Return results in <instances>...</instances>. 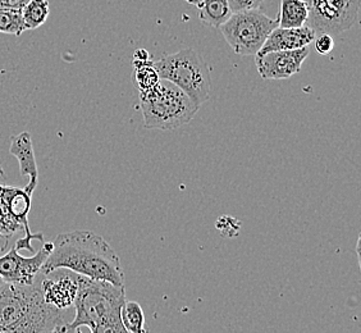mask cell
Masks as SVG:
<instances>
[{"label":"cell","mask_w":361,"mask_h":333,"mask_svg":"<svg viewBox=\"0 0 361 333\" xmlns=\"http://www.w3.org/2000/svg\"><path fill=\"white\" fill-rule=\"evenodd\" d=\"M59 268L91 279L125 286V276L117 253L104 238L91 231H71L56 236L40 274Z\"/></svg>","instance_id":"1"},{"label":"cell","mask_w":361,"mask_h":333,"mask_svg":"<svg viewBox=\"0 0 361 333\" xmlns=\"http://www.w3.org/2000/svg\"><path fill=\"white\" fill-rule=\"evenodd\" d=\"M63 310L45 303L42 279L0 285V333L66 332Z\"/></svg>","instance_id":"2"},{"label":"cell","mask_w":361,"mask_h":333,"mask_svg":"<svg viewBox=\"0 0 361 333\" xmlns=\"http://www.w3.org/2000/svg\"><path fill=\"white\" fill-rule=\"evenodd\" d=\"M125 301V286L80 276L73 303L76 314L67 323L66 332H76L81 327H87L92 333H127L121 320Z\"/></svg>","instance_id":"3"},{"label":"cell","mask_w":361,"mask_h":333,"mask_svg":"<svg viewBox=\"0 0 361 333\" xmlns=\"http://www.w3.org/2000/svg\"><path fill=\"white\" fill-rule=\"evenodd\" d=\"M140 108L146 128L169 131L190 123L200 107L180 87L160 80L153 89L140 92Z\"/></svg>","instance_id":"4"},{"label":"cell","mask_w":361,"mask_h":333,"mask_svg":"<svg viewBox=\"0 0 361 333\" xmlns=\"http://www.w3.org/2000/svg\"><path fill=\"white\" fill-rule=\"evenodd\" d=\"M153 66L160 80H166L180 87L197 107L204 104L210 97V68L194 49H182L173 54H166L153 61Z\"/></svg>","instance_id":"5"},{"label":"cell","mask_w":361,"mask_h":333,"mask_svg":"<svg viewBox=\"0 0 361 333\" xmlns=\"http://www.w3.org/2000/svg\"><path fill=\"white\" fill-rule=\"evenodd\" d=\"M277 26V20L257 8L231 14L219 28L232 50L245 56H257L271 30Z\"/></svg>","instance_id":"6"},{"label":"cell","mask_w":361,"mask_h":333,"mask_svg":"<svg viewBox=\"0 0 361 333\" xmlns=\"http://www.w3.org/2000/svg\"><path fill=\"white\" fill-rule=\"evenodd\" d=\"M360 6L361 0H314L306 25L315 34L340 35L357 22Z\"/></svg>","instance_id":"7"},{"label":"cell","mask_w":361,"mask_h":333,"mask_svg":"<svg viewBox=\"0 0 361 333\" xmlns=\"http://www.w3.org/2000/svg\"><path fill=\"white\" fill-rule=\"evenodd\" d=\"M53 243H42V248L32 257H22L20 250L12 246L7 254L0 257V277L4 282L31 285L40 274L42 264L47 260Z\"/></svg>","instance_id":"8"},{"label":"cell","mask_w":361,"mask_h":333,"mask_svg":"<svg viewBox=\"0 0 361 333\" xmlns=\"http://www.w3.org/2000/svg\"><path fill=\"white\" fill-rule=\"evenodd\" d=\"M309 53V48L304 47L255 56L257 72L263 80H287L299 73Z\"/></svg>","instance_id":"9"},{"label":"cell","mask_w":361,"mask_h":333,"mask_svg":"<svg viewBox=\"0 0 361 333\" xmlns=\"http://www.w3.org/2000/svg\"><path fill=\"white\" fill-rule=\"evenodd\" d=\"M42 276V290L45 303L61 310L73 306L81 274H77L70 270L59 268Z\"/></svg>","instance_id":"10"},{"label":"cell","mask_w":361,"mask_h":333,"mask_svg":"<svg viewBox=\"0 0 361 333\" xmlns=\"http://www.w3.org/2000/svg\"><path fill=\"white\" fill-rule=\"evenodd\" d=\"M315 36H317L315 31L307 25L295 28H283L277 26L274 30H271V34L268 35L263 47L257 52L255 56H264L271 52L304 48L314 42Z\"/></svg>","instance_id":"11"},{"label":"cell","mask_w":361,"mask_h":333,"mask_svg":"<svg viewBox=\"0 0 361 333\" xmlns=\"http://www.w3.org/2000/svg\"><path fill=\"white\" fill-rule=\"evenodd\" d=\"M9 152L18 160L22 177H30V181L37 182L39 169L30 132H22L13 136Z\"/></svg>","instance_id":"12"},{"label":"cell","mask_w":361,"mask_h":333,"mask_svg":"<svg viewBox=\"0 0 361 333\" xmlns=\"http://www.w3.org/2000/svg\"><path fill=\"white\" fill-rule=\"evenodd\" d=\"M310 7L302 0H281L278 12V26L295 28L305 26L309 18Z\"/></svg>","instance_id":"13"},{"label":"cell","mask_w":361,"mask_h":333,"mask_svg":"<svg viewBox=\"0 0 361 333\" xmlns=\"http://www.w3.org/2000/svg\"><path fill=\"white\" fill-rule=\"evenodd\" d=\"M197 8L200 21L210 28H221L232 14L228 0H202Z\"/></svg>","instance_id":"14"},{"label":"cell","mask_w":361,"mask_h":333,"mask_svg":"<svg viewBox=\"0 0 361 333\" xmlns=\"http://www.w3.org/2000/svg\"><path fill=\"white\" fill-rule=\"evenodd\" d=\"M121 320L127 333L147 332L145 314L136 301H125L121 310Z\"/></svg>","instance_id":"15"},{"label":"cell","mask_w":361,"mask_h":333,"mask_svg":"<svg viewBox=\"0 0 361 333\" xmlns=\"http://www.w3.org/2000/svg\"><path fill=\"white\" fill-rule=\"evenodd\" d=\"M50 6L48 0H30L22 8V17L26 30H36L42 28L48 20Z\"/></svg>","instance_id":"16"},{"label":"cell","mask_w":361,"mask_h":333,"mask_svg":"<svg viewBox=\"0 0 361 333\" xmlns=\"http://www.w3.org/2000/svg\"><path fill=\"white\" fill-rule=\"evenodd\" d=\"M133 80L139 92L153 89L160 81L159 75L153 66V59L147 62L133 63Z\"/></svg>","instance_id":"17"},{"label":"cell","mask_w":361,"mask_h":333,"mask_svg":"<svg viewBox=\"0 0 361 333\" xmlns=\"http://www.w3.org/2000/svg\"><path fill=\"white\" fill-rule=\"evenodd\" d=\"M25 31V22L22 17V9L16 8H0V34L21 36Z\"/></svg>","instance_id":"18"},{"label":"cell","mask_w":361,"mask_h":333,"mask_svg":"<svg viewBox=\"0 0 361 333\" xmlns=\"http://www.w3.org/2000/svg\"><path fill=\"white\" fill-rule=\"evenodd\" d=\"M0 176H4L3 168L0 166ZM1 183H0V238L3 240L1 250L7 249L9 238L13 236L14 234L20 229H23L21 224L14 219L11 213L8 212V209L3 202V196H1Z\"/></svg>","instance_id":"19"},{"label":"cell","mask_w":361,"mask_h":333,"mask_svg":"<svg viewBox=\"0 0 361 333\" xmlns=\"http://www.w3.org/2000/svg\"><path fill=\"white\" fill-rule=\"evenodd\" d=\"M216 227L222 236L235 237L240 234L241 223L238 222L236 218L224 215L216 219Z\"/></svg>","instance_id":"20"},{"label":"cell","mask_w":361,"mask_h":333,"mask_svg":"<svg viewBox=\"0 0 361 333\" xmlns=\"http://www.w3.org/2000/svg\"><path fill=\"white\" fill-rule=\"evenodd\" d=\"M314 44H315V50L319 54L326 56L334 50V36L328 35V34H317L314 39Z\"/></svg>","instance_id":"21"},{"label":"cell","mask_w":361,"mask_h":333,"mask_svg":"<svg viewBox=\"0 0 361 333\" xmlns=\"http://www.w3.org/2000/svg\"><path fill=\"white\" fill-rule=\"evenodd\" d=\"M264 3V0H228V6L232 13L257 9Z\"/></svg>","instance_id":"22"},{"label":"cell","mask_w":361,"mask_h":333,"mask_svg":"<svg viewBox=\"0 0 361 333\" xmlns=\"http://www.w3.org/2000/svg\"><path fill=\"white\" fill-rule=\"evenodd\" d=\"M30 0H0V8L22 9Z\"/></svg>","instance_id":"23"},{"label":"cell","mask_w":361,"mask_h":333,"mask_svg":"<svg viewBox=\"0 0 361 333\" xmlns=\"http://www.w3.org/2000/svg\"><path fill=\"white\" fill-rule=\"evenodd\" d=\"M150 59H152L150 54H149V52L145 50V49H139V50H136L135 54H133V63L147 62V61H150Z\"/></svg>","instance_id":"24"},{"label":"cell","mask_w":361,"mask_h":333,"mask_svg":"<svg viewBox=\"0 0 361 333\" xmlns=\"http://www.w3.org/2000/svg\"><path fill=\"white\" fill-rule=\"evenodd\" d=\"M185 1H188V4H192V6H199L200 3H202V0H185Z\"/></svg>","instance_id":"25"},{"label":"cell","mask_w":361,"mask_h":333,"mask_svg":"<svg viewBox=\"0 0 361 333\" xmlns=\"http://www.w3.org/2000/svg\"><path fill=\"white\" fill-rule=\"evenodd\" d=\"M302 1H305L306 4H307L309 7H312V4H313L314 0H302Z\"/></svg>","instance_id":"26"},{"label":"cell","mask_w":361,"mask_h":333,"mask_svg":"<svg viewBox=\"0 0 361 333\" xmlns=\"http://www.w3.org/2000/svg\"><path fill=\"white\" fill-rule=\"evenodd\" d=\"M3 282H4V279H3V278L0 277V285H1V284H3Z\"/></svg>","instance_id":"27"},{"label":"cell","mask_w":361,"mask_h":333,"mask_svg":"<svg viewBox=\"0 0 361 333\" xmlns=\"http://www.w3.org/2000/svg\"><path fill=\"white\" fill-rule=\"evenodd\" d=\"M0 250H1V246H0Z\"/></svg>","instance_id":"28"}]
</instances>
